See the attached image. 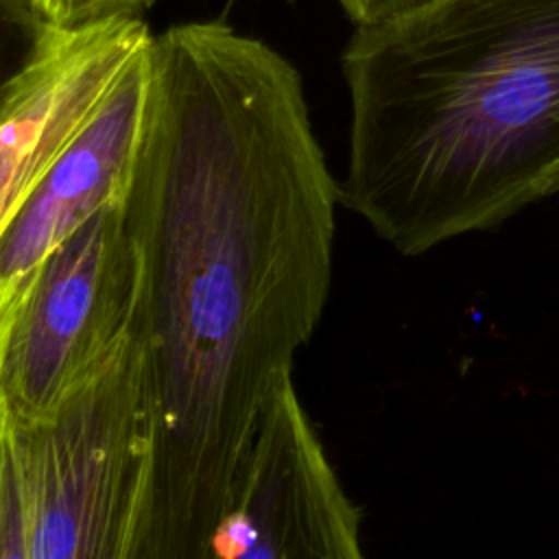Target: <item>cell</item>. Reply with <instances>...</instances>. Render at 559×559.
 Listing matches in <instances>:
<instances>
[{"label":"cell","mask_w":559,"mask_h":559,"mask_svg":"<svg viewBox=\"0 0 559 559\" xmlns=\"http://www.w3.org/2000/svg\"><path fill=\"white\" fill-rule=\"evenodd\" d=\"M153 456L138 343L55 413L0 393V559H133Z\"/></svg>","instance_id":"cell-3"},{"label":"cell","mask_w":559,"mask_h":559,"mask_svg":"<svg viewBox=\"0 0 559 559\" xmlns=\"http://www.w3.org/2000/svg\"><path fill=\"white\" fill-rule=\"evenodd\" d=\"M124 214L153 456L133 559H207L236 467L332 286L341 188L299 70L207 20L153 33Z\"/></svg>","instance_id":"cell-1"},{"label":"cell","mask_w":559,"mask_h":559,"mask_svg":"<svg viewBox=\"0 0 559 559\" xmlns=\"http://www.w3.org/2000/svg\"><path fill=\"white\" fill-rule=\"evenodd\" d=\"M63 33L37 0H0V107Z\"/></svg>","instance_id":"cell-8"},{"label":"cell","mask_w":559,"mask_h":559,"mask_svg":"<svg viewBox=\"0 0 559 559\" xmlns=\"http://www.w3.org/2000/svg\"><path fill=\"white\" fill-rule=\"evenodd\" d=\"M148 41L52 157L0 231V280L28 275L103 207L122 203L133 179L146 118Z\"/></svg>","instance_id":"cell-6"},{"label":"cell","mask_w":559,"mask_h":559,"mask_svg":"<svg viewBox=\"0 0 559 559\" xmlns=\"http://www.w3.org/2000/svg\"><path fill=\"white\" fill-rule=\"evenodd\" d=\"M22 286L24 284H11L0 280V362H2V352H4V343L9 336V328L22 295Z\"/></svg>","instance_id":"cell-11"},{"label":"cell","mask_w":559,"mask_h":559,"mask_svg":"<svg viewBox=\"0 0 559 559\" xmlns=\"http://www.w3.org/2000/svg\"><path fill=\"white\" fill-rule=\"evenodd\" d=\"M151 35L144 20L66 31L0 107V231Z\"/></svg>","instance_id":"cell-7"},{"label":"cell","mask_w":559,"mask_h":559,"mask_svg":"<svg viewBox=\"0 0 559 559\" xmlns=\"http://www.w3.org/2000/svg\"><path fill=\"white\" fill-rule=\"evenodd\" d=\"M437 0H338L354 26H376L406 17Z\"/></svg>","instance_id":"cell-10"},{"label":"cell","mask_w":559,"mask_h":559,"mask_svg":"<svg viewBox=\"0 0 559 559\" xmlns=\"http://www.w3.org/2000/svg\"><path fill=\"white\" fill-rule=\"evenodd\" d=\"M341 203L402 255L559 192V0H437L356 26Z\"/></svg>","instance_id":"cell-2"},{"label":"cell","mask_w":559,"mask_h":559,"mask_svg":"<svg viewBox=\"0 0 559 559\" xmlns=\"http://www.w3.org/2000/svg\"><path fill=\"white\" fill-rule=\"evenodd\" d=\"M140 253L124 201L103 207L28 275L0 362V393L26 419L55 413L131 341Z\"/></svg>","instance_id":"cell-4"},{"label":"cell","mask_w":559,"mask_h":559,"mask_svg":"<svg viewBox=\"0 0 559 559\" xmlns=\"http://www.w3.org/2000/svg\"><path fill=\"white\" fill-rule=\"evenodd\" d=\"M61 31H81L114 20H144L153 0H37Z\"/></svg>","instance_id":"cell-9"},{"label":"cell","mask_w":559,"mask_h":559,"mask_svg":"<svg viewBox=\"0 0 559 559\" xmlns=\"http://www.w3.org/2000/svg\"><path fill=\"white\" fill-rule=\"evenodd\" d=\"M212 559H360V509L299 402L293 373L266 397L216 524Z\"/></svg>","instance_id":"cell-5"}]
</instances>
